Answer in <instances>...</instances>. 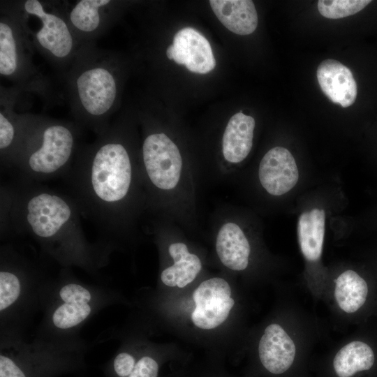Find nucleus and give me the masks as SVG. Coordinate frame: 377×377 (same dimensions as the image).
Masks as SVG:
<instances>
[{
  "label": "nucleus",
  "instance_id": "obj_1",
  "mask_svg": "<svg viewBox=\"0 0 377 377\" xmlns=\"http://www.w3.org/2000/svg\"><path fill=\"white\" fill-rule=\"evenodd\" d=\"M121 126L110 124L91 144L79 147L63 176L80 214L94 226L97 245L110 257L135 232L147 209L140 158Z\"/></svg>",
  "mask_w": 377,
  "mask_h": 377
},
{
  "label": "nucleus",
  "instance_id": "obj_2",
  "mask_svg": "<svg viewBox=\"0 0 377 377\" xmlns=\"http://www.w3.org/2000/svg\"><path fill=\"white\" fill-rule=\"evenodd\" d=\"M1 216L3 232L9 227L29 236L61 267L98 275L109 263L110 257L85 236L82 215L69 195L15 175L1 188Z\"/></svg>",
  "mask_w": 377,
  "mask_h": 377
},
{
  "label": "nucleus",
  "instance_id": "obj_3",
  "mask_svg": "<svg viewBox=\"0 0 377 377\" xmlns=\"http://www.w3.org/2000/svg\"><path fill=\"white\" fill-rule=\"evenodd\" d=\"M64 76L75 123L97 135L103 133L110 126L119 92L112 54L93 43L82 45Z\"/></svg>",
  "mask_w": 377,
  "mask_h": 377
},
{
  "label": "nucleus",
  "instance_id": "obj_4",
  "mask_svg": "<svg viewBox=\"0 0 377 377\" xmlns=\"http://www.w3.org/2000/svg\"><path fill=\"white\" fill-rule=\"evenodd\" d=\"M118 298L110 287L84 283L71 268L61 267L48 286L35 337L59 341L81 339L83 325Z\"/></svg>",
  "mask_w": 377,
  "mask_h": 377
},
{
  "label": "nucleus",
  "instance_id": "obj_5",
  "mask_svg": "<svg viewBox=\"0 0 377 377\" xmlns=\"http://www.w3.org/2000/svg\"><path fill=\"white\" fill-rule=\"evenodd\" d=\"M52 276L37 260L15 247L0 250V337H22L34 316L42 311Z\"/></svg>",
  "mask_w": 377,
  "mask_h": 377
},
{
  "label": "nucleus",
  "instance_id": "obj_6",
  "mask_svg": "<svg viewBox=\"0 0 377 377\" xmlns=\"http://www.w3.org/2000/svg\"><path fill=\"white\" fill-rule=\"evenodd\" d=\"M90 345L82 338L59 341L0 337V377H59L81 371Z\"/></svg>",
  "mask_w": 377,
  "mask_h": 377
},
{
  "label": "nucleus",
  "instance_id": "obj_7",
  "mask_svg": "<svg viewBox=\"0 0 377 377\" xmlns=\"http://www.w3.org/2000/svg\"><path fill=\"white\" fill-rule=\"evenodd\" d=\"M79 136L76 123L34 114L13 168L15 175L39 183L63 177L80 147Z\"/></svg>",
  "mask_w": 377,
  "mask_h": 377
},
{
  "label": "nucleus",
  "instance_id": "obj_8",
  "mask_svg": "<svg viewBox=\"0 0 377 377\" xmlns=\"http://www.w3.org/2000/svg\"><path fill=\"white\" fill-rule=\"evenodd\" d=\"M147 209H167L170 200L184 196L191 184L190 172L177 145L163 132H149L144 138L140 158Z\"/></svg>",
  "mask_w": 377,
  "mask_h": 377
},
{
  "label": "nucleus",
  "instance_id": "obj_9",
  "mask_svg": "<svg viewBox=\"0 0 377 377\" xmlns=\"http://www.w3.org/2000/svg\"><path fill=\"white\" fill-rule=\"evenodd\" d=\"M34 50L60 70H66L81 47L68 22L66 8L38 0L15 3Z\"/></svg>",
  "mask_w": 377,
  "mask_h": 377
},
{
  "label": "nucleus",
  "instance_id": "obj_10",
  "mask_svg": "<svg viewBox=\"0 0 377 377\" xmlns=\"http://www.w3.org/2000/svg\"><path fill=\"white\" fill-rule=\"evenodd\" d=\"M34 51L15 3H3L0 16V75L13 82L20 91L45 96L49 86L33 61Z\"/></svg>",
  "mask_w": 377,
  "mask_h": 377
},
{
  "label": "nucleus",
  "instance_id": "obj_11",
  "mask_svg": "<svg viewBox=\"0 0 377 377\" xmlns=\"http://www.w3.org/2000/svg\"><path fill=\"white\" fill-rule=\"evenodd\" d=\"M227 281L213 277L202 281L194 290L195 309L191 318L195 326L202 330L219 327L228 318L235 300Z\"/></svg>",
  "mask_w": 377,
  "mask_h": 377
},
{
  "label": "nucleus",
  "instance_id": "obj_12",
  "mask_svg": "<svg viewBox=\"0 0 377 377\" xmlns=\"http://www.w3.org/2000/svg\"><path fill=\"white\" fill-rule=\"evenodd\" d=\"M20 92L15 87L1 92L0 159L1 166L6 169L13 170L34 115L15 110Z\"/></svg>",
  "mask_w": 377,
  "mask_h": 377
},
{
  "label": "nucleus",
  "instance_id": "obj_13",
  "mask_svg": "<svg viewBox=\"0 0 377 377\" xmlns=\"http://www.w3.org/2000/svg\"><path fill=\"white\" fill-rule=\"evenodd\" d=\"M115 4L111 0H80L66 8L68 22L81 46L109 30Z\"/></svg>",
  "mask_w": 377,
  "mask_h": 377
},
{
  "label": "nucleus",
  "instance_id": "obj_14",
  "mask_svg": "<svg viewBox=\"0 0 377 377\" xmlns=\"http://www.w3.org/2000/svg\"><path fill=\"white\" fill-rule=\"evenodd\" d=\"M169 59L195 73L206 74L216 66V60L207 38L191 27L179 30L174 36L173 43L166 50Z\"/></svg>",
  "mask_w": 377,
  "mask_h": 377
},
{
  "label": "nucleus",
  "instance_id": "obj_15",
  "mask_svg": "<svg viewBox=\"0 0 377 377\" xmlns=\"http://www.w3.org/2000/svg\"><path fill=\"white\" fill-rule=\"evenodd\" d=\"M258 353L260 364L267 374L281 376L292 370L296 347L280 325L272 323L265 329L259 341Z\"/></svg>",
  "mask_w": 377,
  "mask_h": 377
},
{
  "label": "nucleus",
  "instance_id": "obj_16",
  "mask_svg": "<svg viewBox=\"0 0 377 377\" xmlns=\"http://www.w3.org/2000/svg\"><path fill=\"white\" fill-rule=\"evenodd\" d=\"M258 178L263 188L272 195H281L291 190L299 179L291 153L282 147L270 149L260 162Z\"/></svg>",
  "mask_w": 377,
  "mask_h": 377
},
{
  "label": "nucleus",
  "instance_id": "obj_17",
  "mask_svg": "<svg viewBox=\"0 0 377 377\" xmlns=\"http://www.w3.org/2000/svg\"><path fill=\"white\" fill-rule=\"evenodd\" d=\"M217 228L215 249L219 260L230 270H244L249 265L251 246L242 227L228 218Z\"/></svg>",
  "mask_w": 377,
  "mask_h": 377
},
{
  "label": "nucleus",
  "instance_id": "obj_18",
  "mask_svg": "<svg viewBox=\"0 0 377 377\" xmlns=\"http://www.w3.org/2000/svg\"><path fill=\"white\" fill-rule=\"evenodd\" d=\"M317 79L323 92L333 103L343 108L352 105L357 88L350 70L334 59L323 61L317 68Z\"/></svg>",
  "mask_w": 377,
  "mask_h": 377
},
{
  "label": "nucleus",
  "instance_id": "obj_19",
  "mask_svg": "<svg viewBox=\"0 0 377 377\" xmlns=\"http://www.w3.org/2000/svg\"><path fill=\"white\" fill-rule=\"evenodd\" d=\"M256 121L253 117L242 112L232 115L224 130L221 151L228 165L242 162L250 153Z\"/></svg>",
  "mask_w": 377,
  "mask_h": 377
},
{
  "label": "nucleus",
  "instance_id": "obj_20",
  "mask_svg": "<svg viewBox=\"0 0 377 377\" xmlns=\"http://www.w3.org/2000/svg\"><path fill=\"white\" fill-rule=\"evenodd\" d=\"M168 252L172 265L163 269L160 274L161 282L168 287L184 288L193 282L202 269L200 258L191 253L182 242L169 244Z\"/></svg>",
  "mask_w": 377,
  "mask_h": 377
},
{
  "label": "nucleus",
  "instance_id": "obj_21",
  "mask_svg": "<svg viewBox=\"0 0 377 377\" xmlns=\"http://www.w3.org/2000/svg\"><path fill=\"white\" fill-rule=\"evenodd\" d=\"M210 6L219 21L230 31L249 35L257 28L258 15L250 0H211Z\"/></svg>",
  "mask_w": 377,
  "mask_h": 377
},
{
  "label": "nucleus",
  "instance_id": "obj_22",
  "mask_svg": "<svg viewBox=\"0 0 377 377\" xmlns=\"http://www.w3.org/2000/svg\"><path fill=\"white\" fill-rule=\"evenodd\" d=\"M374 362L372 348L364 342L353 341L343 346L334 356L332 375L333 377H355L369 371Z\"/></svg>",
  "mask_w": 377,
  "mask_h": 377
},
{
  "label": "nucleus",
  "instance_id": "obj_23",
  "mask_svg": "<svg viewBox=\"0 0 377 377\" xmlns=\"http://www.w3.org/2000/svg\"><path fill=\"white\" fill-rule=\"evenodd\" d=\"M325 214L323 209L304 212L297 223V237L301 252L309 261L320 259L324 242Z\"/></svg>",
  "mask_w": 377,
  "mask_h": 377
},
{
  "label": "nucleus",
  "instance_id": "obj_24",
  "mask_svg": "<svg viewBox=\"0 0 377 377\" xmlns=\"http://www.w3.org/2000/svg\"><path fill=\"white\" fill-rule=\"evenodd\" d=\"M368 294L365 280L353 270H346L335 281L334 298L346 313H354L364 304Z\"/></svg>",
  "mask_w": 377,
  "mask_h": 377
},
{
  "label": "nucleus",
  "instance_id": "obj_25",
  "mask_svg": "<svg viewBox=\"0 0 377 377\" xmlns=\"http://www.w3.org/2000/svg\"><path fill=\"white\" fill-rule=\"evenodd\" d=\"M369 0H319L318 10L329 19H339L354 15L365 8Z\"/></svg>",
  "mask_w": 377,
  "mask_h": 377
},
{
  "label": "nucleus",
  "instance_id": "obj_26",
  "mask_svg": "<svg viewBox=\"0 0 377 377\" xmlns=\"http://www.w3.org/2000/svg\"><path fill=\"white\" fill-rule=\"evenodd\" d=\"M160 363L156 355L149 353L138 356L134 369L128 377H158Z\"/></svg>",
  "mask_w": 377,
  "mask_h": 377
}]
</instances>
